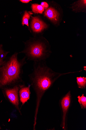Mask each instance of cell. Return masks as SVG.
Wrapping results in <instances>:
<instances>
[{
  "instance_id": "cell-14",
  "label": "cell",
  "mask_w": 86,
  "mask_h": 130,
  "mask_svg": "<svg viewBox=\"0 0 86 130\" xmlns=\"http://www.w3.org/2000/svg\"><path fill=\"white\" fill-rule=\"evenodd\" d=\"M30 17V14L27 11H25L22 20V24L23 26L26 25L29 27L28 21Z\"/></svg>"
},
{
  "instance_id": "cell-13",
  "label": "cell",
  "mask_w": 86,
  "mask_h": 130,
  "mask_svg": "<svg viewBox=\"0 0 86 130\" xmlns=\"http://www.w3.org/2000/svg\"><path fill=\"white\" fill-rule=\"evenodd\" d=\"M77 98L78 101L81 106V108L82 109H85L86 108V97L82 94L81 96H79Z\"/></svg>"
},
{
  "instance_id": "cell-15",
  "label": "cell",
  "mask_w": 86,
  "mask_h": 130,
  "mask_svg": "<svg viewBox=\"0 0 86 130\" xmlns=\"http://www.w3.org/2000/svg\"><path fill=\"white\" fill-rule=\"evenodd\" d=\"M41 5L44 8V9H46L48 7L49 5L46 2H42L41 4Z\"/></svg>"
},
{
  "instance_id": "cell-8",
  "label": "cell",
  "mask_w": 86,
  "mask_h": 130,
  "mask_svg": "<svg viewBox=\"0 0 86 130\" xmlns=\"http://www.w3.org/2000/svg\"><path fill=\"white\" fill-rule=\"evenodd\" d=\"M44 14L54 23H57L59 21L60 14L53 7H49L46 9Z\"/></svg>"
},
{
  "instance_id": "cell-1",
  "label": "cell",
  "mask_w": 86,
  "mask_h": 130,
  "mask_svg": "<svg viewBox=\"0 0 86 130\" xmlns=\"http://www.w3.org/2000/svg\"><path fill=\"white\" fill-rule=\"evenodd\" d=\"M82 70L66 73L56 72L47 65L46 61L34 62L32 73L28 76L30 86L35 92L36 105L33 128H35L40 105L45 92L53 86L61 77L67 74L80 72Z\"/></svg>"
},
{
  "instance_id": "cell-12",
  "label": "cell",
  "mask_w": 86,
  "mask_h": 130,
  "mask_svg": "<svg viewBox=\"0 0 86 130\" xmlns=\"http://www.w3.org/2000/svg\"><path fill=\"white\" fill-rule=\"evenodd\" d=\"M77 82L78 87L81 89L85 88L86 87V77H77Z\"/></svg>"
},
{
  "instance_id": "cell-4",
  "label": "cell",
  "mask_w": 86,
  "mask_h": 130,
  "mask_svg": "<svg viewBox=\"0 0 86 130\" xmlns=\"http://www.w3.org/2000/svg\"><path fill=\"white\" fill-rule=\"evenodd\" d=\"M71 102V94L69 91L61 98L60 102V107L62 112V121L61 126L63 129H67V115Z\"/></svg>"
},
{
  "instance_id": "cell-16",
  "label": "cell",
  "mask_w": 86,
  "mask_h": 130,
  "mask_svg": "<svg viewBox=\"0 0 86 130\" xmlns=\"http://www.w3.org/2000/svg\"><path fill=\"white\" fill-rule=\"evenodd\" d=\"M20 1L23 3H27L31 1V0H21Z\"/></svg>"
},
{
  "instance_id": "cell-10",
  "label": "cell",
  "mask_w": 86,
  "mask_h": 130,
  "mask_svg": "<svg viewBox=\"0 0 86 130\" xmlns=\"http://www.w3.org/2000/svg\"><path fill=\"white\" fill-rule=\"evenodd\" d=\"M9 53V52L5 50L3 44L0 43V67L6 59L7 56Z\"/></svg>"
},
{
  "instance_id": "cell-6",
  "label": "cell",
  "mask_w": 86,
  "mask_h": 130,
  "mask_svg": "<svg viewBox=\"0 0 86 130\" xmlns=\"http://www.w3.org/2000/svg\"><path fill=\"white\" fill-rule=\"evenodd\" d=\"M31 28L34 32L39 33L41 32L47 27L46 24L39 18L32 17L31 23Z\"/></svg>"
},
{
  "instance_id": "cell-3",
  "label": "cell",
  "mask_w": 86,
  "mask_h": 130,
  "mask_svg": "<svg viewBox=\"0 0 86 130\" xmlns=\"http://www.w3.org/2000/svg\"><path fill=\"white\" fill-rule=\"evenodd\" d=\"M23 43L24 48L19 53L25 54L27 60L34 62L46 61L52 53L49 43L43 37L30 38Z\"/></svg>"
},
{
  "instance_id": "cell-7",
  "label": "cell",
  "mask_w": 86,
  "mask_h": 130,
  "mask_svg": "<svg viewBox=\"0 0 86 130\" xmlns=\"http://www.w3.org/2000/svg\"><path fill=\"white\" fill-rule=\"evenodd\" d=\"M30 86H26L25 85H22L20 86L19 93L20 101L23 105L29 100L30 95Z\"/></svg>"
},
{
  "instance_id": "cell-9",
  "label": "cell",
  "mask_w": 86,
  "mask_h": 130,
  "mask_svg": "<svg viewBox=\"0 0 86 130\" xmlns=\"http://www.w3.org/2000/svg\"><path fill=\"white\" fill-rule=\"evenodd\" d=\"M75 3L72 6V9L76 11V12H79L81 11L83 9L85 8L86 3L85 1H81Z\"/></svg>"
},
{
  "instance_id": "cell-2",
  "label": "cell",
  "mask_w": 86,
  "mask_h": 130,
  "mask_svg": "<svg viewBox=\"0 0 86 130\" xmlns=\"http://www.w3.org/2000/svg\"><path fill=\"white\" fill-rule=\"evenodd\" d=\"M15 52L6 59L0 67V89L24 85L22 79L23 68L27 63L25 57L19 60Z\"/></svg>"
},
{
  "instance_id": "cell-5",
  "label": "cell",
  "mask_w": 86,
  "mask_h": 130,
  "mask_svg": "<svg viewBox=\"0 0 86 130\" xmlns=\"http://www.w3.org/2000/svg\"><path fill=\"white\" fill-rule=\"evenodd\" d=\"M20 86H15L11 87H6L3 89V92L10 102L20 113L19 108L18 94Z\"/></svg>"
},
{
  "instance_id": "cell-11",
  "label": "cell",
  "mask_w": 86,
  "mask_h": 130,
  "mask_svg": "<svg viewBox=\"0 0 86 130\" xmlns=\"http://www.w3.org/2000/svg\"><path fill=\"white\" fill-rule=\"evenodd\" d=\"M31 8L35 14H42L44 10V8L41 5L37 4H32Z\"/></svg>"
}]
</instances>
